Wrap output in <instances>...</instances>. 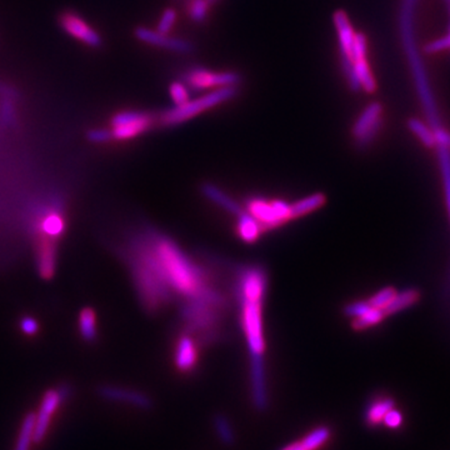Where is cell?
Instances as JSON below:
<instances>
[{
    "label": "cell",
    "instance_id": "6da1fadb",
    "mask_svg": "<svg viewBox=\"0 0 450 450\" xmlns=\"http://www.w3.org/2000/svg\"><path fill=\"white\" fill-rule=\"evenodd\" d=\"M142 239L154 268L174 295H182L187 299L209 285L207 272L171 238L156 231H146Z\"/></svg>",
    "mask_w": 450,
    "mask_h": 450
},
{
    "label": "cell",
    "instance_id": "7a4b0ae2",
    "mask_svg": "<svg viewBox=\"0 0 450 450\" xmlns=\"http://www.w3.org/2000/svg\"><path fill=\"white\" fill-rule=\"evenodd\" d=\"M267 288L268 275L260 265H249L239 270L236 294L241 306V325L247 339L250 362H264L262 304Z\"/></svg>",
    "mask_w": 450,
    "mask_h": 450
},
{
    "label": "cell",
    "instance_id": "3957f363",
    "mask_svg": "<svg viewBox=\"0 0 450 450\" xmlns=\"http://www.w3.org/2000/svg\"><path fill=\"white\" fill-rule=\"evenodd\" d=\"M129 262L135 288L143 306L150 311H156L171 303L174 296L172 289L156 273L150 262L140 238L135 239L129 250Z\"/></svg>",
    "mask_w": 450,
    "mask_h": 450
},
{
    "label": "cell",
    "instance_id": "277c9868",
    "mask_svg": "<svg viewBox=\"0 0 450 450\" xmlns=\"http://www.w3.org/2000/svg\"><path fill=\"white\" fill-rule=\"evenodd\" d=\"M236 91H238L236 86L217 88L215 91H210L203 97L198 98L192 102L188 100L184 104L163 112L161 118V123L164 125H177V124L184 123L200 112H205L210 108L217 107L221 103L236 97Z\"/></svg>",
    "mask_w": 450,
    "mask_h": 450
},
{
    "label": "cell",
    "instance_id": "5b68a950",
    "mask_svg": "<svg viewBox=\"0 0 450 450\" xmlns=\"http://www.w3.org/2000/svg\"><path fill=\"white\" fill-rule=\"evenodd\" d=\"M247 210L262 225V231H272L293 219L292 205L284 200L250 198L247 202Z\"/></svg>",
    "mask_w": 450,
    "mask_h": 450
},
{
    "label": "cell",
    "instance_id": "8992f818",
    "mask_svg": "<svg viewBox=\"0 0 450 450\" xmlns=\"http://www.w3.org/2000/svg\"><path fill=\"white\" fill-rule=\"evenodd\" d=\"M381 108L379 103H371L365 108L360 114L359 118L355 122L353 127V137L359 149L368 148L370 143L375 139V137L379 134L381 128Z\"/></svg>",
    "mask_w": 450,
    "mask_h": 450
},
{
    "label": "cell",
    "instance_id": "52a82bcc",
    "mask_svg": "<svg viewBox=\"0 0 450 450\" xmlns=\"http://www.w3.org/2000/svg\"><path fill=\"white\" fill-rule=\"evenodd\" d=\"M153 124V118L149 114L139 112H118L112 119V139H133L143 134Z\"/></svg>",
    "mask_w": 450,
    "mask_h": 450
},
{
    "label": "cell",
    "instance_id": "ba28073f",
    "mask_svg": "<svg viewBox=\"0 0 450 450\" xmlns=\"http://www.w3.org/2000/svg\"><path fill=\"white\" fill-rule=\"evenodd\" d=\"M184 81L193 91H205L209 88L236 86L241 81V76L236 73H214L202 68H193L188 70Z\"/></svg>",
    "mask_w": 450,
    "mask_h": 450
},
{
    "label": "cell",
    "instance_id": "9c48e42d",
    "mask_svg": "<svg viewBox=\"0 0 450 450\" xmlns=\"http://www.w3.org/2000/svg\"><path fill=\"white\" fill-rule=\"evenodd\" d=\"M60 25L65 33L88 47L98 48L102 45V37L98 34L97 30L75 13H63L60 16Z\"/></svg>",
    "mask_w": 450,
    "mask_h": 450
},
{
    "label": "cell",
    "instance_id": "30bf717a",
    "mask_svg": "<svg viewBox=\"0 0 450 450\" xmlns=\"http://www.w3.org/2000/svg\"><path fill=\"white\" fill-rule=\"evenodd\" d=\"M350 58L353 60L354 69L358 76L360 86L367 93H374L376 83L367 60V38L363 34H355Z\"/></svg>",
    "mask_w": 450,
    "mask_h": 450
},
{
    "label": "cell",
    "instance_id": "8fae6325",
    "mask_svg": "<svg viewBox=\"0 0 450 450\" xmlns=\"http://www.w3.org/2000/svg\"><path fill=\"white\" fill-rule=\"evenodd\" d=\"M63 400V394L59 391H48L44 394L39 412L34 418V442H42L48 432L50 419Z\"/></svg>",
    "mask_w": 450,
    "mask_h": 450
},
{
    "label": "cell",
    "instance_id": "7c38bea8",
    "mask_svg": "<svg viewBox=\"0 0 450 450\" xmlns=\"http://www.w3.org/2000/svg\"><path fill=\"white\" fill-rule=\"evenodd\" d=\"M135 37L139 39L143 43L150 44L154 47L169 49L178 53H190L193 50V44L189 43L187 40L178 39V38L169 37L168 34L150 30L148 28H137L135 29Z\"/></svg>",
    "mask_w": 450,
    "mask_h": 450
},
{
    "label": "cell",
    "instance_id": "4fadbf2b",
    "mask_svg": "<svg viewBox=\"0 0 450 450\" xmlns=\"http://www.w3.org/2000/svg\"><path fill=\"white\" fill-rule=\"evenodd\" d=\"M65 231V219L59 209L45 208L38 215L35 231L38 236L55 241Z\"/></svg>",
    "mask_w": 450,
    "mask_h": 450
},
{
    "label": "cell",
    "instance_id": "5bb4252c",
    "mask_svg": "<svg viewBox=\"0 0 450 450\" xmlns=\"http://www.w3.org/2000/svg\"><path fill=\"white\" fill-rule=\"evenodd\" d=\"M100 396L112 402L123 403L132 407L140 409H149L151 400L140 391L119 388V386H103L100 388Z\"/></svg>",
    "mask_w": 450,
    "mask_h": 450
},
{
    "label": "cell",
    "instance_id": "9a60e30c",
    "mask_svg": "<svg viewBox=\"0 0 450 450\" xmlns=\"http://www.w3.org/2000/svg\"><path fill=\"white\" fill-rule=\"evenodd\" d=\"M332 435V429L327 425H321L280 450H321L330 442Z\"/></svg>",
    "mask_w": 450,
    "mask_h": 450
},
{
    "label": "cell",
    "instance_id": "2e32d148",
    "mask_svg": "<svg viewBox=\"0 0 450 450\" xmlns=\"http://www.w3.org/2000/svg\"><path fill=\"white\" fill-rule=\"evenodd\" d=\"M198 363V348L193 338L189 334H183L178 340L175 349V365L178 369L184 373H189L195 368Z\"/></svg>",
    "mask_w": 450,
    "mask_h": 450
},
{
    "label": "cell",
    "instance_id": "e0dca14e",
    "mask_svg": "<svg viewBox=\"0 0 450 450\" xmlns=\"http://www.w3.org/2000/svg\"><path fill=\"white\" fill-rule=\"evenodd\" d=\"M38 269L44 279H50L55 273L57 252L53 241L38 236Z\"/></svg>",
    "mask_w": 450,
    "mask_h": 450
},
{
    "label": "cell",
    "instance_id": "ac0fdd59",
    "mask_svg": "<svg viewBox=\"0 0 450 450\" xmlns=\"http://www.w3.org/2000/svg\"><path fill=\"white\" fill-rule=\"evenodd\" d=\"M202 193L207 199H209L210 202L217 204L220 208L226 210L228 213H231L233 215L241 214V212L244 210L241 209V205L236 203L234 199H231L228 194L224 193L221 189L212 184V183H204L202 188H200Z\"/></svg>",
    "mask_w": 450,
    "mask_h": 450
},
{
    "label": "cell",
    "instance_id": "d6986e66",
    "mask_svg": "<svg viewBox=\"0 0 450 450\" xmlns=\"http://www.w3.org/2000/svg\"><path fill=\"white\" fill-rule=\"evenodd\" d=\"M334 24H335V28H337L342 55H347V57L350 58L352 57V48H353L355 33H354L352 24L349 22L348 16L343 11H338L334 14Z\"/></svg>",
    "mask_w": 450,
    "mask_h": 450
},
{
    "label": "cell",
    "instance_id": "ffe728a7",
    "mask_svg": "<svg viewBox=\"0 0 450 450\" xmlns=\"http://www.w3.org/2000/svg\"><path fill=\"white\" fill-rule=\"evenodd\" d=\"M394 408V400L389 397H378L369 403L365 409L364 419L368 427L375 428L383 423L386 412Z\"/></svg>",
    "mask_w": 450,
    "mask_h": 450
},
{
    "label": "cell",
    "instance_id": "44dd1931",
    "mask_svg": "<svg viewBox=\"0 0 450 450\" xmlns=\"http://www.w3.org/2000/svg\"><path fill=\"white\" fill-rule=\"evenodd\" d=\"M236 231L241 241L246 243H255L264 231L258 220L254 219L252 215L246 212H241V214L238 215Z\"/></svg>",
    "mask_w": 450,
    "mask_h": 450
},
{
    "label": "cell",
    "instance_id": "7402d4cb",
    "mask_svg": "<svg viewBox=\"0 0 450 450\" xmlns=\"http://www.w3.org/2000/svg\"><path fill=\"white\" fill-rule=\"evenodd\" d=\"M327 203V197L322 193L311 194L306 198L300 199L296 203L292 204V218L296 219L300 217L309 214L321 209Z\"/></svg>",
    "mask_w": 450,
    "mask_h": 450
},
{
    "label": "cell",
    "instance_id": "603a6c76",
    "mask_svg": "<svg viewBox=\"0 0 450 450\" xmlns=\"http://www.w3.org/2000/svg\"><path fill=\"white\" fill-rule=\"evenodd\" d=\"M419 298H420V293H419L418 289L409 288V289L403 290L400 293L396 294V296L391 300V304L384 309V313H386V316H393L399 311H405L409 306H412L415 303H418Z\"/></svg>",
    "mask_w": 450,
    "mask_h": 450
},
{
    "label": "cell",
    "instance_id": "cb8c5ba5",
    "mask_svg": "<svg viewBox=\"0 0 450 450\" xmlns=\"http://www.w3.org/2000/svg\"><path fill=\"white\" fill-rule=\"evenodd\" d=\"M408 127L410 129L412 134L415 135L427 148H435L437 146V138H435L433 129L429 125L423 123L419 119H409L408 120Z\"/></svg>",
    "mask_w": 450,
    "mask_h": 450
},
{
    "label": "cell",
    "instance_id": "d4e9b609",
    "mask_svg": "<svg viewBox=\"0 0 450 450\" xmlns=\"http://www.w3.org/2000/svg\"><path fill=\"white\" fill-rule=\"evenodd\" d=\"M79 330L86 340L97 338V316L91 308H84L79 314Z\"/></svg>",
    "mask_w": 450,
    "mask_h": 450
},
{
    "label": "cell",
    "instance_id": "484cf974",
    "mask_svg": "<svg viewBox=\"0 0 450 450\" xmlns=\"http://www.w3.org/2000/svg\"><path fill=\"white\" fill-rule=\"evenodd\" d=\"M214 430L220 442L224 445H231L236 443V432L231 425L229 419L223 414H218L214 418Z\"/></svg>",
    "mask_w": 450,
    "mask_h": 450
},
{
    "label": "cell",
    "instance_id": "4316f807",
    "mask_svg": "<svg viewBox=\"0 0 450 450\" xmlns=\"http://www.w3.org/2000/svg\"><path fill=\"white\" fill-rule=\"evenodd\" d=\"M34 414H29L23 420L14 450H30V445L34 442Z\"/></svg>",
    "mask_w": 450,
    "mask_h": 450
},
{
    "label": "cell",
    "instance_id": "83f0119b",
    "mask_svg": "<svg viewBox=\"0 0 450 450\" xmlns=\"http://www.w3.org/2000/svg\"><path fill=\"white\" fill-rule=\"evenodd\" d=\"M386 313L381 309H376V308H370L369 311H367L363 316H358V318H354L353 323H352V327L354 330L360 332V330H365L370 327H374L386 318Z\"/></svg>",
    "mask_w": 450,
    "mask_h": 450
},
{
    "label": "cell",
    "instance_id": "f1b7e54d",
    "mask_svg": "<svg viewBox=\"0 0 450 450\" xmlns=\"http://www.w3.org/2000/svg\"><path fill=\"white\" fill-rule=\"evenodd\" d=\"M439 148V161L444 177L445 193H446V202L449 205L450 212V151L443 145H438Z\"/></svg>",
    "mask_w": 450,
    "mask_h": 450
},
{
    "label": "cell",
    "instance_id": "f546056e",
    "mask_svg": "<svg viewBox=\"0 0 450 450\" xmlns=\"http://www.w3.org/2000/svg\"><path fill=\"white\" fill-rule=\"evenodd\" d=\"M396 294H397V290L394 289V288H391V287H388V288L379 290V292H378L376 294L373 295L368 301H369L370 306H373V308L384 311L386 306L391 304V301L393 300V298L396 296Z\"/></svg>",
    "mask_w": 450,
    "mask_h": 450
},
{
    "label": "cell",
    "instance_id": "4dcf8cb0",
    "mask_svg": "<svg viewBox=\"0 0 450 450\" xmlns=\"http://www.w3.org/2000/svg\"><path fill=\"white\" fill-rule=\"evenodd\" d=\"M342 67H343L344 74L348 79L349 86L352 88V91H359L362 86H360L358 76H357V73L354 69L353 60L347 55H342Z\"/></svg>",
    "mask_w": 450,
    "mask_h": 450
},
{
    "label": "cell",
    "instance_id": "1f68e13d",
    "mask_svg": "<svg viewBox=\"0 0 450 450\" xmlns=\"http://www.w3.org/2000/svg\"><path fill=\"white\" fill-rule=\"evenodd\" d=\"M208 8H209L208 0H194L189 11L194 22H203L208 14Z\"/></svg>",
    "mask_w": 450,
    "mask_h": 450
},
{
    "label": "cell",
    "instance_id": "d6a6232c",
    "mask_svg": "<svg viewBox=\"0 0 450 450\" xmlns=\"http://www.w3.org/2000/svg\"><path fill=\"white\" fill-rule=\"evenodd\" d=\"M371 306L369 301H354L344 308V314L348 318H358L369 311Z\"/></svg>",
    "mask_w": 450,
    "mask_h": 450
},
{
    "label": "cell",
    "instance_id": "836d02e7",
    "mask_svg": "<svg viewBox=\"0 0 450 450\" xmlns=\"http://www.w3.org/2000/svg\"><path fill=\"white\" fill-rule=\"evenodd\" d=\"M177 21V13L174 9H166L163 16L161 18V22L158 24V32L163 33V34H168L171 32L173 25L175 24Z\"/></svg>",
    "mask_w": 450,
    "mask_h": 450
},
{
    "label": "cell",
    "instance_id": "e575fe53",
    "mask_svg": "<svg viewBox=\"0 0 450 450\" xmlns=\"http://www.w3.org/2000/svg\"><path fill=\"white\" fill-rule=\"evenodd\" d=\"M171 96H172L173 100L177 104H184V103L189 100V93H188L187 86H184L183 83L175 81L171 86Z\"/></svg>",
    "mask_w": 450,
    "mask_h": 450
},
{
    "label": "cell",
    "instance_id": "d590c367",
    "mask_svg": "<svg viewBox=\"0 0 450 450\" xmlns=\"http://www.w3.org/2000/svg\"><path fill=\"white\" fill-rule=\"evenodd\" d=\"M88 139L91 143H97V144H103L108 143L112 139V130L109 129H93L88 133Z\"/></svg>",
    "mask_w": 450,
    "mask_h": 450
},
{
    "label": "cell",
    "instance_id": "8d00e7d4",
    "mask_svg": "<svg viewBox=\"0 0 450 450\" xmlns=\"http://www.w3.org/2000/svg\"><path fill=\"white\" fill-rule=\"evenodd\" d=\"M383 424H386V427L391 429L400 428L403 424L402 412L397 410L396 408H393L389 412H386V417L383 419Z\"/></svg>",
    "mask_w": 450,
    "mask_h": 450
},
{
    "label": "cell",
    "instance_id": "74e56055",
    "mask_svg": "<svg viewBox=\"0 0 450 450\" xmlns=\"http://www.w3.org/2000/svg\"><path fill=\"white\" fill-rule=\"evenodd\" d=\"M21 328H22V332L27 335H34L37 334L39 330V324L37 321L32 318V316H24L22 321H21Z\"/></svg>",
    "mask_w": 450,
    "mask_h": 450
},
{
    "label": "cell",
    "instance_id": "f35d334b",
    "mask_svg": "<svg viewBox=\"0 0 450 450\" xmlns=\"http://www.w3.org/2000/svg\"><path fill=\"white\" fill-rule=\"evenodd\" d=\"M435 138H437V146L443 145L445 148L450 149V133L446 132L444 128L438 129L434 132Z\"/></svg>",
    "mask_w": 450,
    "mask_h": 450
},
{
    "label": "cell",
    "instance_id": "ab89813d",
    "mask_svg": "<svg viewBox=\"0 0 450 450\" xmlns=\"http://www.w3.org/2000/svg\"><path fill=\"white\" fill-rule=\"evenodd\" d=\"M1 119L6 124H11L14 120V108L9 100H6L1 105Z\"/></svg>",
    "mask_w": 450,
    "mask_h": 450
}]
</instances>
